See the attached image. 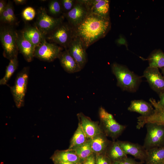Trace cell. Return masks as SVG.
Returning a JSON list of instances; mask_svg holds the SVG:
<instances>
[{
	"instance_id": "cell-6",
	"label": "cell",
	"mask_w": 164,
	"mask_h": 164,
	"mask_svg": "<svg viewBox=\"0 0 164 164\" xmlns=\"http://www.w3.org/2000/svg\"><path fill=\"white\" fill-rule=\"evenodd\" d=\"M75 36L74 28L68 22H63L46 36V38L67 50Z\"/></svg>"
},
{
	"instance_id": "cell-15",
	"label": "cell",
	"mask_w": 164,
	"mask_h": 164,
	"mask_svg": "<svg viewBox=\"0 0 164 164\" xmlns=\"http://www.w3.org/2000/svg\"><path fill=\"white\" fill-rule=\"evenodd\" d=\"M77 115L79 123L88 139H91L102 132L98 122L92 121L82 112Z\"/></svg>"
},
{
	"instance_id": "cell-31",
	"label": "cell",
	"mask_w": 164,
	"mask_h": 164,
	"mask_svg": "<svg viewBox=\"0 0 164 164\" xmlns=\"http://www.w3.org/2000/svg\"><path fill=\"white\" fill-rule=\"evenodd\" d=\"M6 9L9 18V24L11 25L16 22V18L14 14L12 3L10 1L7 2Z\"/></svg>"
},
{
	"instance_id": "cell-9",
	"label": "cell",
	"mask_w": 164,
	"mask_h": 164,
	"mask_svg": "<svg viewBox=\"0 0 164 164\" xmlns=\"http://www.w3.org/2000/svg\"><path fill=\"white\" fill-rule=\"evenodd\" d=\"M90 12L87 0H76L73 8L68 12L63 13L68 22L73 28L79 25Z\"/></svg>"
},
{
	"instance_id": "cell-23",
	"label": "cell",
	"mask_w": 164,
	"mask_h": 164,
	"mask_svg": "<svg viewBox=\"0 0 164 164\" xmlns=\"http://www.w3.org/2000/svg\"><path fill=\"white\" fill-rule=\"evenodd\" d=\"M110 0H93L90 12L102 17H110Z\"/></svg>"
},
{
	"instance_id": "cell-4",
	"label": "cell",
	"mask_w": 164,
	"mask_h": 164,
	"mask_svg": "<svg viewBox=\"0 0 164 164\" xmlns=\"http://www.w3.org/2000/svg\"><path fill=\"white\" fill-rule=\"evenodd\" d=\"M17 32L10 26L0 28V39L3 49V56L8 60L17 57L18 51L16 43Z\"/></svg>"
},
{
	"instance_id": "cell-28",
	"label": "cell",
	"mask_w": 164,
	"mask_h": 164,
	"mask_svg": "<svg viewBox=\"0 0 164 164\" xmlns=\"http://www.w3.org/2000/svg\"><path fill=\"white\" fill-rule=\"evenodd\" d=\"M76 154L84 162L93 153L91 139H88L84 144L74 150Z\"/></svg>"
},
{
	"instance_id": "cell-21",
	"label": "cell",
	"mask_w": 164,
	"mask_h": 164,
	"mask_svg": "<svg viewBox=\"0 0 164 164\" xmlns=\"http://www.w3.org/2000/svg\"><path fill=\"white\" fill-rule=\"evenodd\" d=\"M21 32L24 37L36 47L39 45L46 38L35 26H27Z\"/></svg>"
},
{
	"instance_id": "cell-38",
	"label": "cell",
	"mask_w": 164,
	"mask_h": 164,
	"mask_svg": "<svg viewBox=\"0 0 164 164\" xmlns=\"http://www.w3.org/2000/svg\"><path fill=\"white\" fill-rule=\"evenodd\" d=\"M159 100L157 102L158 104L161 107L164 108V93L159 95Z\"/></svg>"
},
{
	"instance_id": "cell-3",
	"label": "cell",
	"mask_w": 164,
	"mask_h": 164,
	"mask_svg": "<svg viewBox=\"0 0 164 164\" xmlns=\"http://www.w3.org/2000/svg\"><path fill=\"white\" fill-rule=\"evenodd\" d=\"M99 126L102 132L113 141L119 136L126 128V126L118 123L113 115L101 107L99 110Z\"/></svg>"
},
{
	"instance_id": "cell-41",
	"label": "cell",
	"mask_w": 164,
	"mask_h": 164,
	"mask_svg": "<svg viewBox=\"0 0 164 164\" xmlns=\"http://www.w3.org/2000/svg\"><path fill=\"white\" fill-rule=\"evenodd\" d=\"M162 75L164 77V67L160 68Z\"/></svg>"
},
{
	"instance_id": "cell-34",
	"label": "cell",
	"mask_w": 164,
	"mask_h": 164,
	"mask_svg": "<svg viewBox=\"0 0 164 164\" xmlns=\"http://www.w3.org/2000/svg\"><path fill=\"white\" fill-rule=\"evenodd\" d=\"M140 162H138L134 159L128 157L120 160L111 162V164H139Z\"/></svg>"
},
{
	"instance_id": "cell-43",
	"label": "cell",
	"mask_w": 164,
	"mask_h": 164,
	"mask_svg": "<svg viewBox=\"0 0 164 164\" xmlns=\"http://www.w3.org/2000/svg\"><path fill=\"white\" fill-rule=\"evenodd\" d=\"M139 164H144V163L142 162H140V163Z\"/></svg>"
},
{
	"instance_id": "cell-26",
	"label": "cell",
	"mask_w": 164,
	"mask_h": 164,
	"mask_svg": "<svg viewBox=\"0 0 164 164\" xmlns=\"http://www.w3.org/2000/svg\"><path fill=\"white\" fill-rule=\"evenodd\" d=\"M146 60L149 67L160 69L164 67V53L160 49L153 50Z\"/></svg>"
},
{
	"instance_id": "cell-32",
	"label": "cell",
	"mask_w": 164,
	"mask_h": 164,
	"mask_svg": "<svg viewBox=\"0 0 164 164\" xmlns=\"http://www.w3.org/2000/svg\"><path fill=\"white\" fill-rule=\"evenodd\" d=\"M76 0H61L60 1L62 10L67 13L70 11L73 7Z\"/></svg>"
},
{
	"instance_id": "cell-37",
	"label": "cell",
	"mask_w": 164,
	"mask_h": 164,
	"mask_svg": "<svg viewBox=\"0 0 164 164\" xmlns=\"http://www.w3.org/2000/svg\"><path fill=\"white\" fill-rule=\"evenodd\" d=\"M7 3L6 1L4 0L0 1V15H1L5 9Z\"/></svg>"
},
{
	"instance_id": "cell-5",
	"label": "cell",
	"mask_w": 164,
	"mask_h": 164,
	"mask_svg": "<svg viewBox=\"0 0 164 164\" xmlns=\"http://www.w3.org/2000/svg\"><path fill=\"white\" fill-rule=\"evenodd\" d=\"M29 68L25 67L17 74L14 85L10 87L11 92L16 107L20 108L24 106L27 91Z\"/></svg>"
},
{
	"instance_id": "cell-12",
	"label": "cell",
	"mask_w": 164,
	"mask_h": 164,
	"mask_svg": "<svg viewBox=\"0 0 164 164\" xmlns=\"http://www.w3.org/2000/svg\"><path fill=\"white\" fill-rule=\"evenodd\" d=\"M143 77L146 79L151 88L159 95L164 93V77L159 68L149 66L144 71Z\"/></svg>"
},
{
	"instance_id": "cell-29",
	"label": "cell",
	"mask_w": 164,
	"mask_h": 164,
	"mask_svg": "<svg viewBox=\"0 0 164 164\" xmlns=\"http://www.w3.org/2000/svg\"><path fill=\"white\" fill-rule=\"evenodd\" d=\"M48 11L49 13L52 15L56 16L60 15L62 11L60 1H50L48 4Z\"/></svg>"
},
{
	"instance_id": "cell-10",
	"label": "cell",
	"mask_w": 164,
	"mask_h": 164,
	"mask_svg": "<svg viewBox=\"0 0 164 164\" xmlns=\"http://www.w3.org/2000/svg\"><path fill=\"white\" fill-rule=\"evenodd\" d=\"M46 40L45 38L41 43L36 47L34 57L42 61L51 62L58 58L62 51L63 47L55 43H48Z\"/></svg>"
},
{
	"instance_id": "cell-35",
	"label": "cell",
	"mask_w": 164,
	"mask_h": 164,
	"mask_svg": "<svg viewBox=\"0 0 164 164\" xmlns=\"http://www.w3.org/2000/svg\"><path fill=\"white\" fill-rule=\"evenodd\" d=\"M96 154L93 153L84 162L83 164H96Z\"/></svg>"
},
{
	"instance_id": "cell-22",
	"label": "cell",
	"mask_w": 164,
	"mask_h": 164,
	"mask_svg": "<svg viewBox=\"0 0 164 164\" xmlns=\"http://www.w3.org/2000/svg\"><path fill=\"white\" fill-rule=\"evenodd\" d=\"M105 155L111 162L127 157L117 141H111L105 152Z\"/></svg>"
},
{
	"instance_id": "cell-25",
	"label": "cell",
	"mask_w": 164,
	"mask_h": 164,
	"mask_svg": "<svg viewBox=\"0 0 164 164\" xmlns=\"http://www.w3.org/2000/svg\"><path fill=\"white\" fill-rule=\"evenodd\" d=\"M88 139L78 123L77 128L71 138L68 149L74 150L84 144Z\"/></svg>"
},
{
	"instance_id": "cell-14",
	"label": "cell",
	"mask_w": 164,
	"mask_h": 164,
	"mask_svg": "<svg viewBox=\"0 0 164 164\" xmlns=\"http://www.w3.org/2000/svg\"><path fill=\"white\" fill-rule=\"evenodd\" d=\"M117 141L126 155H130L140 160L141 162L145 163L147 157V151L143 145L128 141Z\"/></svg>"
},
{
	"instance_id": "cell-2",
	"label": "cell",
	"mask_w": 164,
	"mask_h": 164,
	"mask_svg": "<svg viewBox=\"0 0 164 164\" xmlns=\"http://www.w3.org/2000/svg\"><path fill=\"white\" fill-rule=\"evenodd\" d=\"M112 73L117 79V86L123 91L136 92L142 81V77L131 71L126 66L114 63L111 65Z\"/></svg>"
},
{
	"instance_id": "cell-11",
	"label": "cell",
	"mask_w": 164,
	"mask_h": 164,
	"mask_svg": "<svg viewBox=\"0 0 164 164\" xmlns=\"http://www.w3.org/2000/svg\"><path fill=\"white\" fill-rule=\"evenodd\" d=\"M86 49L82 41L75 36L70 43L67 50L77 62L81 69L85 67L87 61Z\"/></svg>"
},
{
	"instance_id": "cell-7",
	"label": "cell",
	"mask_w": 164,
	"mask_h": 164,
	"mask_svg": "<svg viewBox=\"0 0 164 164\" xmlns=\"http://www.w3.org/2000/svg\"><path fill=\"white\" fill-rule=\"evenodd\" d=\"M147 133L143 146L146 150L164 145V125L149 122L145 124Z\"/></svg>"
},
{
	"instance_id": "cell-8",
	"label": "cell",
	"mask_w": 164,
	"mask_h": 164,
	"mask_svg": "<svg viewBox=\"0 0 164 164\" xmlns=\"http://www.w3.org/2000/svg\"><path fill=\"white\" fill-rule=\"evenodd\" d=\"M64 17L63 15L57 18L48 15L45 9L40 7L38 10L35 26L46 37L62 23Z\"/></svg>"
},
{
	"instance_id": "cell-36",
	"label": "cell",
	"mask_w": 164,
	"mask_h": 164,
	"mask_svg": "<svg viewBox=\"0 0 164 164\" xmlns=\"http://www.w3.org/2000/svg\"><path fill=\"white\" fill-rule=\"evenodd\" d=\"M0 19L2 22L9 24V18L6 8L2 14L0 15Z\"/></svg>"
},
{
	"instance_id": "cell-24",
	"label": "cell",
	"mask_w": 164,
	"mask_h": 164,
	"mask_svg": "<svg viewBox=\"0 0 164 164\" xmlns=\"http://www.w3.org/2000/svg\"><path fill=\"white\" fill-rule=\"evenodd\" d=\"M147 151L145 164H157L164 162V145Z\"/></svg>"
},
{
	"instance_id": "cell-19",
	"label": "cell",
	"mask_w": 164,
	"mask_h": 164,
	"mask_svg": "<svg viewBox=\"0 0 164 164\" xmlns=\"http://www.w3.org/2000/svg\"><path fill=\"white\" fill-rule=\"evenodd\" d=\"M128 111L136 112L144 117L152 114L154 111V108L151 104L142 100H135L131 101L128 108Z\"/></svg>"
},
{
	"instance_id": "cell-20",
	"label": "cell",
	"mask_w": 164,
	"mask_h": 164,
	"mask_svg": "<svg viewBox=\"0 0 164 164\" xmlns=\"http://www.w3.org/2000/svg\"><path fill=\"white\" fill-rule=\"evenodd\" d=\"M103 132L91 139L93 153L96 154H105L111 141L109 140Z\"/></svg>"
},
{
	"instance_id": "cell-30",
	"label": "cell",
	"mask_w": 164,
	"mask_h": 164,
	"mask_svg": "<svg viewBox=\"0 0 164 164\" xmlns=\"http://www.w3.org/2000/svg\"><path fill=\"white\" fill-rule=\"evenodd\" d=\"M36 15V12L34 9L31 7L25 8L22 13V16L24 20L30 21L34 19Z\"/></svg>"
},
{
	"instance_id": "cell-17",
	"label": "cell",
	"mask_w": 164,
	"mask_h": 164,
	"mask_svg": "<svg viewBox=\"0 0 164 164\" xmlns=\"http://www.w3.org/2000/svg\"><path fill=\"white\" fill-rule=\"evenodd\" d=\"M58 58L64 70L67 72L73 73L80 71L81 69L67 50L62 51Z\"/></svg>"
},
{
	"instance_id": "cell-1",
	"label": "cell",
	"mask_w": 164,
	"mask_h": 164,
	"mask_svg": "<svg viewBox=\"0 0 164 164\" xmlns=\"http://www.w3.org/2000/svg\"><path fill=\"white\" fill-rule=\"evenodd\" d=\"M111 27L110 17H102L90 12L83 22L74 29L75 36L81 39L87 49L104 37Z\"/></svg>"
},
{
	"instance_id": "cell-16",
	"label": "cell",
	"mask_w": 164,
	"mask_h": 164,
	"mask_svg": "<svg viewBox=\"0 0 164 164\" xmlns=\"http://www.w3.org/2000/svg\"><path fill=\"white\" fill-rule=\"evenodd\" d=\"M16 43L19 51L27 62H31L34 57L36 46L23 36L21 32H17Z\"/></svg>"
},
{
	"instance_id": "cell-27",
	"label": "cell",
	"mask_w": 164,
	"mask_h": 164,
	"mask_svg": "<svg viewBox=\"0 0 164 164\" xmlns=\"http://www.w3.org/2000/svg\"><path fill=\"white\" fill-rule=\"evenodd\" d=\"M18 66L17 57H15L9 60L8 65L6 66L5 73L4 77L0 80V85H5L17 70Z\"/></svg>"
},
{
	"instance_id": "cell-40",
	"label": "cell",
	"mask_w": 164,
	"mask_h": 164,
	"mask_svg": "<svg viewBox=\"0 0 164 164\" xmlns=\"http://www.w3.org/2000/svg\"><path fill=\"white\" fill-rule=\"evenodd\" d=\"M54 164H82L80 163H76L73 162H61L55 163Z\"/></svg>"
},
{
	"instance_id": "cell-18",
	"label": "cell",
	"mask_w": 164,
	"mask_h": 164,
	"mask_svg": "<svg viewBox=\"0 0 164 164\" xmlns=\"http://www.w3.org/2000/svg\"><path fill=\"white\" fill-rule=\"evenodd\" d=\"M54 163L61 162H73L82 163L83 161L74 150L67 149L56 150L50 157Z\"/></svg>"
},
{
	"instance_id": "cell-13",
	"label": "cell",
	"mask_w": 164,
	"mask_h": 164,
	"mask_svg": "<svg viewBox=\"0 0 164 164\" xmlns=\"http://www.w3.org/2000/svg\"><path fill=\"white\" fill-rule=\"evenodd\" d=\"M154 108V111L151 115L146 117L140 116L137 118L136 128L140 129L148 123H155L164 125V108L160 107L153 98L149 99Z\"/></svg>"
},
{
	"instance_id": "cell-42",
	"label": "cell",
	"mask_w": 164,
	"mask_h": 164,
	"mask_svg": "<svg viewBox=\"0 0 164 164\" xmlns=\"http://www.w3.org/2000/svg\"><path fill=\"white\" fill-rule=\"evenodd\" d=\"M157 164H164V162H160V163H157Z\"/></svg>"
},
{
	"instance_id": "cell-33",
	"label": "cell",
	"mask_w": 164,
	"mask_h": 164,
	"mask_svg": "<svg viewBox=\"0 0 164 164\" xmlns=\"http://www.w3.org/2000/svg\"><path fill=\"white\" fill-rule=\"evenodd\" d=\"M96 164H111V162L105 154H96Z\"/></svg>"
},
{
	"instance_id": "cell-39",
	"label": "cell",
	"mask_w": 164,
	"mask_h": 164,
	"mask_svg": "<svg viewBox=\"0 0 164 164\" xmlns=\"http://www.w3.org/2000/svg\"><path fill=\"white\" fill-rule=\"evenodd\" d=\"M13 1L17 5H21L25 4L27 0H14Z\"/></svg>"
}]
</instances>
